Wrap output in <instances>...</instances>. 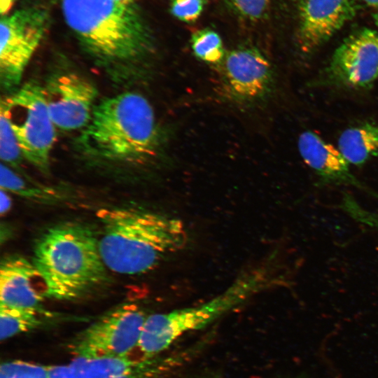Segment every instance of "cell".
I'll return each mask as SVG.
<instances>
[{
    "label": "cell",
    "mask_w": 378,
    "mask_h": 378,
    "mask_svg": "<svg viewBox=\"0 0 378 378\" xmlns=\"http://www.w3.org/2000/svg\"><path fill=\"white\" fill-rule=\"evenodd\" d=\"M66 22L95 64L118 80L137 73L153 49L150 32L132 4L62 0Z\"/></svg>",
    "instance_id": "6da1fadb"
},
{
    "label": "cell",
    "mask_w": 378,
    "mask_h": 378,
    "mask_svg": "<svg viewBox=\"0 0 378 378\" xmlns=\"http://www.w3.org/2000/svg\"><path fill=\"white\" fill-rule=\"evenodd\" d=\"M102 227L99 247L106 268L125 275L155 269L188 242L184 223L177 218L136 208H111L97 213Z\"/></svg>",
    "instance_id": "7a4b0ae2"
},
{
    "label": "cell",
    "mask_w": 378,
    "mask_h": 378,
    "mask_svg": "<svg viewBox=\"0 0 378 378\" xmlns=\"http://www.w3.org/2000/svg\"><path fill=\"white\" fill-rule=\"evenodd\" d=\"M90 157L107 162L141 164L160 146L159 128L149 102L135 92H122L97 103L78 139Z\"/></svg>",
    "instance_id": "3957f363"
},
{
    "label": "cell",
    "mask_w": 378,
    "mask_h": 378,
    "mask_svg": "<svg viewBox=\"0 0 378 378\" xmlns=\"http://www.w3.org/2000/svg\"><path fill=\"white\" fill-rule=\"evenodd\" d=\"M31 262L44 281L48 298L79 299L107 279L99 238L82 223L66 222L48 228L35 243Z\"/></svg>",
    "instance_id": "277c9868"
},
{
    "label": "cell",
    "mask_w": 378,
    "mask_h": 378,
    "mask_svg": "<svg viewBox=\"0 0 378 378\" xmlns=\"http://www.w3.org/2000/svg\"><path fill=\"white\" fill-rule=\"evenodd\" d=\"M253 296L250 284L235 278L221 293L198 305L148 316L137 347L150 358L168 348L188 332L200 330L243 304Z\"/></svg>",
    "instance_id": "5b68a950"
},
{
    "label": "cell",
    "mask_w": 378,
    "mask_h": 378,
    "mask_svg": "<svg viewBox=\"0 0 378 378\" xmlns=\"http://www.w3.org/2000/svg\"><path fill=\"white\" fill-rule=\"evenodd\" d=\"M0 106L8 115L24 158L42 173L48 174L57 136L43 87L34 81L26 83L2 98Z\"/></svg>",
    "instance_id": "8992f818"
},
{
    "label": "cell",
    "mask_w": 378,
    "mask_h": 378,
    "mask_svg": "<svg viewBox=\"0 0 378 378\" xmlns=\"http://www.w3.org/2000/svg\"><path fill=\"white\" fill-rule=\"evenodd\" d=\"M147 317L134 304H123L80 333L71 350L76 357H125L137 347Z\"/></svg>",
    "instance_id": "52a82bcc"
},
{
    "label": "cell",
    "mask_w": 378,
    "mask_h": 378,
    "mask_svg": "<svg viewBox=\"0 0 378 378\" xmlns=\"http://www.w3.org/2000/svg\"><path fill=\"white\" fill-rule=\"evenodd\" d=\"M44 9H20L0 23V81L6 90L18 87L48 27Z\"/></svg>",
    "instance_id": "ba28073f"
},
{
    "label": "cell",
    "mask_w": 378,
    "mask_h": 378,
    "mask_svg": "<svg viewBox=\"0 0 378 378\" xmlns=\"http://www.w3.org/2000/svg\"><path fill=\"white\" fill-rule=\"evenodd\" d=\"M51 119L61 130L84 129L90 122L97 90L87 78L74 72L52 76L43 87Z\"/></svg>",
    "instance_id": "9c48e42d"
},
{
    "label": "cell",
    "mask_w": 378,
    "mask_h": 378,
    "mask_svg": "<svg viewBox=\"0 0 378 378\" xmlns=\"http://www.w3.org/2000/svg\"><path fill=\"white\" fill-rule=\"evenodd\" d=\"M331 81L363 88L378 79V32L363 28L350 34L335 51L326 70Z\"/></svg>",
    "instance_id": "30bf717a"
},
{
    "label": "cell",
    "mask_w": 378,
    "mask_h": 378,
    "mask_svg": "<svg viewBox=\"0 0 378 378\" xmlns=\"http://www.w3.org/2000/svg\"><path fill=\"white\" fill-rule=\"evenodd\" d=\"M222 64L224 88L231 98L253 102L265 97L272 84L267 59L253 48H239L225 54Z\"/></svg>",
    "instance_id": "8fae6325"
},
{
    "label": "cell",
    "mask_w": 378,
    "mask_h": 378,
    "mask_svg": "<svg viewBox=\"0 0 378 378\" xmlns=\"http://www.w3.org/2000/svg\"><path fill=\"white\" fill-rule=\"evenodd\" d=\"M356 13L354 0H300L298 39L309 53L339 31Z\"/></svg>",
    "instance_id": "7c38bea8"
},
{
    "label": "cell",
    "mask_w": 378,
    "mask_h": 378,
    "mask_svg": "<svg viewBox=\"0 0 378 378\" xmlns=\"http://www.w3.org/2000/svg\"><path fill=\"white\" fill-rule=\"evenodd\" d=\"M46 297L44 281L31 261L12 254L0 265V306L43 311Z\"/></svg>",
    "instance_id": "4fadbf2b"
},
{
    "label": "cell",
    "mask_w": 378,
    "mask_h": 378,
    "mask_svg": "<svg viewBox=\"0 0 378 378\" xmlns=\"http://www.w3.org/2000/svg\"><path fill=\"white\" fill-rule=\"evenodd\" d=\"M298 150L304 162L324 183L348 185L378 197L351 172L349 163L338 148L311 131L302 132L298 141Z\"/></svg>",
    "instance_id": "5bb4252c"
},
{
    "label": "cell",
    "mask_w": 378,
    "mask_h": 378,
    "mask_svg": "<svg viewBox=\"0 0 378 378\" xmlns=\"http://www.w3.org/2000/svg\"><path fill=\"white\" fill-rule=\"evenodd\" d=\"M151 362L125 357H76L68 365L48 367V378H150Z\"/></svg>",
    "instance_id": "9a60e30c"
},
{
    "label": "cell",
    "mask_w": 378,
    "mask_h": 378,
    "mask_svg": "<svg viewBox=\"0 0 378 378\" xmlns=\"http://www.w3.org/2000/svg\"><path fill=\"white\" fill-rule=\"evenodd\" d=\"M338 149L351 164L360 166L378 155V125L365 123L343 131Z\"/></svg>",
    "instance_id": "2e32d148"
},
{
    "label": "cell",
    "mask_w": 378,
    "mask_h": 378,
    "mask_svg": "<svg viewBox=\"0 0 378 378\" xmlns=\"http://www.w3.org/2000/svg\"><path fill=\"white\" fill-rule=\"evenodd\" d=\"M1 189L23 198L44 204H57L64 199L62 192L20 175L7 164L0 166Z\"/></svg>",
    "instance_id": "e0dca14e"
},
{
    "label": "cell",
    "mask_w": 378,
    "mask_h": 378,
    "mask_svg": "<svg viewBox=\"0 0 378 378\" xmlns=\"http://www.w3.org/2000/svg\"><path fill=\"white\" fill-rule=\"evenodd\" d=\"M44 311L20 309L0 306V339L7 340L15 335L40 326V316Z\"/></svg>",
    "instance_id": "ac0fdd59"
},
{
    "label": "cell",
    "mask_w": 378,
    "mask_h": 378,
    "mask_svg": "<svg viewBox=\"0 0 378 378\" xmlns=\"http://www.w3.org/2000/svg\"><path fill=\"white\" fill-rule=\"evenodd\" d=\"M190 43L195 56L204 62L220 64L225 56L220 37L211 29L195 31L192 35Z\"/></svg>",
    "instance_id": "d6986e66"
},
{
    "label": "cell",
    "mask_w": 378,
    "mask_h": 378,
    "mask_svg": "<svg viewBox=\"0 0 378 378\" xmlns=\"http://www.w3.org/2000/svg\"><path fill=\"white\" fill-rule=\"evenodd\" d=\"M0 157L7 165L18 169L23 156L6 111L0 106Z\"/></svg>",
    "instance_id": "ffe728a7"
},
{
    "label": "cell",
    "mask_w": 378,
    "mask_h": 378,
    "mask_svg": "<svg viewBox=\"0 0 378 378\" xmlns=\"http://www.w3.org/2000/svg\"><path fill=\"white\" fill-rule=\"evenodd\" d=\"M0 378H48V367L15 360L3 363Z\"/></svg>",
    "instance_id": "44dd1931"
},
{
    "label": "cell",
    "mask_w": 378,
    "mask_h": 378,
    "mask_svg": "<svg viewBox=\"0 0 378 378\" xmlns=\"http://www.w3.org/2000/svg\"><path fill=\"white\" fill-rule=\"evenodd\" d=\"M172 14L185 22H192L203 12L206 0H169Z\"/></svg>",
    "instance_id": "7402d4cb"
},
{
    "label": "cell",
    "mask_w": 378,
    "mask_h": 378,
    "mask_svg": "<svg viewBox=\"0 0 378 378\" xmlns=\"http://www.w3.org/2000/svg\"><path fill=\"white\" fill-rule=\"evenodd\" d=\"M235 10L248 20H258L267 10L270 0H231Z\"/></svg>",
    "instance_id": "603a6c76"
},
{
    "label": "cell",
    "mask_w": 378,
    "mask_h": 378,
    "mask_svg": "<svg viewBox=\"0 0 378 378\" xmlns=\"http://www.w3.org/2000/svg\"><path fill=\"white\" fill-rule=\"evenodd\" d=\"M353 218L360 224L378 229V212L369 211L358 206L354 210Z\"/></svg>",
    "instance_id": "cb8c5ba5"
},
{
    "label": "cell",
    "mask_w": 378,
    "mask_h": 378,
    "mask_svg": "<svg viewBox=\"0 0 378 378\" xmlns=\"http://www.w3.org/2000/svg\"><path fill=\"white\" fill-rule=\"evenodd\" d=\"M0 195V213L1 215L3 216L4 214H6L10 211L12 205V202L10 197L8 194V192L1 189Z\"/></svg>",
    "instance_id": "d4e9b609"
},
{
    "label": "cell",
    "mask_w": 378,
    "mask_h": 378,
    "mask_svg": "<svg viewBox=\"0 0 378 378\" xmlns=\"http://www.w3.org/2000/svg\"><path fill=\"white\" fill-rule=\"evenodd\" d=\"M15 0H0V12L2 15L7 14Z\"/></svg>",
    "instance_id": "484cf974"
},
{
    "label": "cell",
    "mask_w": 378,
    "mask_h": 378,
    "mask_svg": "<svg viewBox=\"0 0 378 378\" xmlns=\"http://www.w3.org/2000/svg\"><path fill=\"white\" fill-rule=\"evenodd\" d=\"M369 6L378 8V0H361Z\"/></svg>",
    "instance_id": "4316f807"
},
{
    "label": "cell",
    "mask_w": 378,
    "mask_h": 378,
    "mask_svg": "<svg viewBox=\"0 0 378 378\" xmlns=\"http://www.w3.org/2000/svg\"><path fill=\"white\" fill-rule=\"evenodd\" d=\"M123 4H132L136 0H114Z\"/></svg>",
    "instance_id": "83f0119b"
},
{
    "label": "cell",
    "mask_w": 378,
    "mask_h": 378,
    "mask_svg": "<svg viewBox=\"0 0 378 378\" xmlns=\"http://www.w3.org/2000/svg\"><path fill=\"white\" fill-rule=\"evenodd\" d=\"M374 22H375V24L377 26V29L376 30L378 32V12L375 14Z\"/></svg>",
    "instance_id": "f1b7e54d"
}]
</instances>
